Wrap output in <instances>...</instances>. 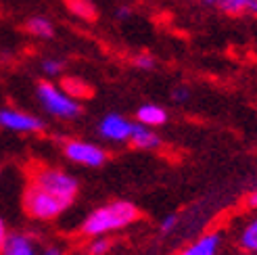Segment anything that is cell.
<instances>
[{"mask_svg":"<svg viewBox=\"0 0 257 255\" xmlns=\"http://www.w3.org/2000/svg\"><path fill=\"white\" fill-rule=\"evenodd\" d=\"M0 128L19 134H38L44 130V121L19 109H0Z\"/></svg>","mask_w":257,"mask_h":255,"instance_id":"8992f818","label":"cell"},{"mask_svg":"<svg viewBox=\"0 0 257 255\" xmlns=\"http://www.w3.org/2000/svg\"><path fill=\"white\" fill-rule=\"evenodd\" d=\"M213 5L224 15H230V17H238L242 13H247V0H215Z\"/></svg>","mask_w":257,"mask_h":255,"instance_id":"2e32d148","label":"cell"},{"mask_svg":"<svg viewBox=\"0 0 257 255\" xmlns=\"http://www.w3.org/2000/svg\"><path fill=\"white\" fill-rule=\"evenodd\" d=\"M134 67L145 69V71H151L153 67H155V57L149 55V53H140V55L134 57Z\"/></svg>","mask_w":257,"mask_h":255,"instance_id":"d6986e66","label":"cell"},{"mask_svg":"<svg viewBox=\"0 0 257 255\" xmlns=\"http://www.w3.org/2000/svg\"><path fill=\"white\" fill-rule=\"evenodd\" d=\"M172 98L176 100V103H186V100L190 98V90L186 86H176L172 90Z\"/></svg>","mask_w":257,"mask_h":255,"instance_id":"44dd1931","label":"cell"},{"mask_svg":"<svg viewBox=\"0 0 257 255\" xmlns=\"http://www.w3.org/2000/svg\"><path fill=\"white\" fill-rule=\"evenodd\" d=\"M32 182L48 190V193L61 197L63 201H67L69 205L73 203V199L78 197V190H80V184L73 176L65 174L63 170H57V168H36L32 174Z\"/></svg>","mask_w":257,"mask_h":255,"instance_id":"277c9868","label":"cell"},{"mask_svg":"<svg viewBox=\"0 0 257 255\" xmlns=\"http://www.w3.org/2000/svg\"><path fill=\"white\" fill-rule=\"evenodd\" d=\"M220 245H222V236L217 232H209V234H203L192 245L184 247L178 255H217Z\"/></svg>","mask_w":257,"mask_h":255,"instance_id":"30bf717a","label":"cell"},{"mask_svg":"<svg viewBox=\"0 0 257 255\" xmlns=\"http://www.w3.org/2000/svg\"><path fill=\"white\" fill-rule=\"evenodd\" d=\"M63 69H65V61H61V59H44L42 61V71L48 78H57V75L63 73Z\"/></svg>","mask_w":257,"mask_h":255,"instance_id":"ac0fdd59","label":"cell"},{"mask_svg":"<svg viewBox=\"0 0 257 255\" xmlns=\"http://www.w3.org/2000/svg\"><path fill=\"white\" fill-rule=\"evenodd\" d=\"M0 255H38V247L30 234L13 232L7 236L3 253Z\"/></svg>","mask_w":257,"mask_h":255,"instance_id":"9c48e42d","label":"cell"},{"mask_svg":"<svg viewBox=\"0 0 257 255\" xmlns=\"http://www.w3.org/2000/svg\"><path fill=\"white\" fill-rule=\"evenodd\" d=\"M140 218V211L134 203L130 201H113L105 207H98L92 213H88V218L82 222V234L84 236H102L115 230L134 224Z\"/></svg>","mask_w":257,"mask_h":255,"instance_id":"6da1fadb","label":"cell"},{"mask_svg":"<svg viewBox=\"0 0 257 255\" xmlns=\"http://www.w3.org/2000/svg\"><path fill=\"white\" fill-rule=\"evenodd\" d=\"M63 153L65 157L78 165H86V168H100L107 161V151L100 149L92 143H84V140H67L63 145Z\"/></svg>","mask_w":257,"mask_h":255,"instance_id":"5b68a950","label":"cell"},{"mask_svg":"<svg viewBox=\"0 0 257 255\" xmlns=\"http://www.w3.org/2000/svg\"><path fill=\"white\" fill-rule=\"evenodd\" d=\"M36 94H38L40 105L50 113V115H55L59 119H75V117H80V113H82L80 100L71 98L61 86L44 80V82L38 84Z\"/></svg>","mask_w":257,"mask_h":255,"instance_id":"7a4b0ae2","label":"cell"},{"mask_svg":"<svg viewBox=\"0 0 257 255\" xmlns=\"http://www.w3.org/2000/svg\"><path fill=\"white\" fill-rule=\"evenodd\" d=\"M9 236V230H7V224L0 220V253H3V247H5V240Z\"/></svg>","mask_w":257,"mask_h":255,"instance_id":"603a6c76","label":"cell"},{"mask_svg":"<svg viewBox=\"0 0 257 255\" xmlns=\"http://www.w3.org/2000/svg\"><path fill=\"white\" fill-rule=\"evenodd\" d=\"M42 255H63V253H61V249H57V247H50V249H46Z\"/></svg>","mask_w":257,"mask_h":255,"instance_id":"484cf974","label":"cell"},{"mask_svg":"<svg viewBox=\"0 0 257 255\" xmlns=\"http://www.w3.org/2000/svg\"><path fill=\"white\" fill-rule=\"evenodd\" d=\"M109 251H111V238H107V234L94 236L88 243V247H86V253L88 255H107Z\"/></svg>","mask_w":257,"mask_h":255,"instance_id":"e0dca14e","label":"cell"},{"mask_svg":"<svg viewBox=\"0 0 257 255\" xmlns=\"http://www.w3.org/2000/svg\"><path fill=\"white\" fill-rule=\"evenodd\" d=\"M23 207L30 218L46 222V220L59 218V215L69 207V203L32 182L23 195Z\"/></svg>","mask_w":257,"mask_h":255,"instance_id":"3957f363","label":"cell"},{"mask_svg":"<svg viewBox=\"0 0 257 255\" xmlns=\"http://www.w3.org/2000/svg\"><path fill=\"white\" fill-rule=\"evenodd\" d=\"M238 247L247 255H257V215L251 218L238 234Z\"/></svg>","mask_w":257,"mask_h":255,"instance_id":"5bb4252c","label":"cell"},{"mask_svg":"<svg viewBox=\"0 0 257 255\" xmlns=\"http://www.w3.org/2000/svg\"><path fill=\"white\" fill-rule=\"evenodd\" d=\"M127 143H130L132 147H136V149L153 151V149L161 147V138L153 128L138 121V123H132V134H130V140H127Z\"/></svg>","mask_w":257,"mask_h":255,"instance_id":"ba28073f","label":"cell"},{"mask_svg":"<svg viewBox=\"0 0 257 255\" xmlns=\"http://www.w3.org/2000/svg\"><path fill=\"white\" fill-rule=\"evenodd\" d=\"M25 32L34 38H40V40H50L55 36V25L48 17L42 15H32L25 21Z\"/></svg>","mask_w":257,"mask_h":255,"instance_id":"4fadbf2b","label":"cell"},{"mask_svg":"<svg viewBox=\"0 0 257 255\" xmlns=\"http://www.w3.org/2000/svg\"><path fill=\"white\" fill-rule=\"evenodd\" d=\"M136 121L145 123L149 128H159L168 121V111L159 105H153V103H147L143 107H138L136 111Z\"/></svg>","mask_w":257,"mask_h":255,"instance_id":"8fae6325","label":"cell"},{"mask_svg":"<svg viewBox=\"0 0 257 255\" xmlns=\"http://www.w3.org/2000/svg\"><path fill=\"white\" fill-rule=\"evenodd\" d=\"M63 5L67 7V11L73 17H78L82 21H94L96 19V7L92 0H63Z\"/></svg>","mask_w":257,"mask_h":255,"instance_id":"9a60e30c","label":"cell"},{"mask_svg":"<svg viewBox=\"0 0 257 255\" xmlns=\"http://www.w3.org/2000/svg\"><path fill=\"white\" fill-rule=\"evenodd\" d=\"M59 86L71 98H75V100H84V98H90V96L94 94L92 86H90L86 80H82V78H75V75H67V78H63Z\"/></svg>","mask_w":257,"mask_h":255,"instance_id":"7c38bea8","label":"cell"},{"mask_svg":"<svg viewBox=\"0 0 257 255\" xmlns=\"http://www.w3.org/2000/svg\"><path fill=\"white\" fill-rule=\"evenodd\" d=\"M98 134L113 143H127L132 134V121L125 119L119 113H109L98 123Z\"/></svg>","mask_w":257,"mask_h":255,"instance_id":"52a82bcc","label":"cell"},{"mask_svg":"<svg viewBox=\"0 0 257 255\" xmlns=\"http://www.w3.org/2000/svg\"><path fill=\"white\" fill-rule=\"evenodd\" d=\"M176 226H178V215L176 213H170V215H165V218L161 220V226L159 228H161L163 234H170Z\"/></svg>","mask_w":257,"mask_h":255,"instance_id":"ffe728a7","label":"cell"},{"mask_svg":"<svg viewBox=\"0 0 257 255\" xmlns=\"http://www.w3.org/2000/svg\"><path fill=\"white\" fill-rule=\"evenodd\" d=\"M130 15H132V9L127 7V5H121V7H117V9H115V17H117L119 21L130 19Z\"/></svg>","mask_w":257,"mask_h":255,"instance_id":"7402d4cb","label":"cell"},{"mask_svg":"<svg viewBox=\"0 0 257 255\" xmlns=\"http://www.w3.org/2000/svg\"><path fill=\"white\" fill-rule=\"evenodd\" d=\"M205 3H209V5H213V3H215V0H205Z\"/></svg>","mask_w":257,"mask_h":255,"instance_id":"4316f807","label":"cell"},{"mask_svg":"<svg viewBox=\"0 0 257 255\" xmlns=\"http://www.w3.org/2000/svg\"><path fill=\"white\" fill-rule=\"evenodd\" d=\"M247 13L257 17V0H247Z\"/></svg>","mask_w":257,"mask_h":255,"instance_id":"d4e9b609","label":"cell"},{"mask_svg":"<svg viewBox=\"0 0 257 255\" xmlns=\"http://www.w3.org/2000/svg\"><path fill=\"white\" fill-rule=\"evenodd\" d=\"M245 203H247V207H249V209H255V211H257V190H253V193L247 197Z\"/></svg>","mask_w":257,"mask_h":255,"instance_id":"cb8c5ba5","label":"cell"}]
</instances>
